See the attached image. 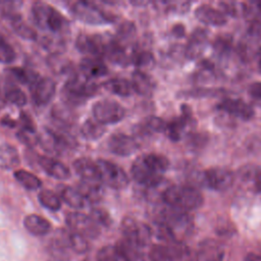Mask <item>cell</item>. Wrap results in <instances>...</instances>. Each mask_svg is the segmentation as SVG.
<instances>
[{
    "instance_id": "cell-1",
    "label": "cell",
    "mask_w": 261,
    "mask_h": 261,
    "mask_svg": "<svg viewBox=\"0 0 261 261\" xmlns=\"http://www.w3.org/2000/svg\"><path fill=\"white\" fill-rule=\"evenodd\" d=\"M168 167L169 161L165 156L156 153H148L139 156L134 161L130 173L138 184L153 188L161 182Z\"/></svg>"
},
{
    "instance_id": "cell-2",
    "label": "cell",
    "mask_w": 261,
    "mask_h": 261,
    "mask_svg": "<svg viewBox=\"0 0 261 261\" xmlns=\"http://www.w3.org/2000/svg\"><path fill=\"white\" fill-rule=\"evenodd\" d=\"M32 16L37 27L51 37L62 38L68 32V22L65 17L48 3L35 2L32 5Z\"/></svg>"
},
{
    "instance_id": "cell-3",
    "label": "cell",
    "mask_w": 261,
    "mask_h": 261,
    "mask_svg": "<svg viewBox=\"0 0 261 261\" xmlns=\"http://www.w3.org/2000/svg\"><path fill=\"white\" fill-rule=\"evenodd\" d=\"M162 200L167 206L185 212L196 210L203 204L201 192L187 185H175L166 188L162 193Z\"/></svg>"
},
{
    "instance_id": "cell-4",
    "label": "cell",
    "mask_w": 261,
    "mask_h": 261,
    "mask_svg": "<svg viewBox=\"0 0 261 261\" xmlns=\"http://www.w3.org/2000/svg\"><path fill=\"white\" fill-rule=\"evenodd\" d=\"M98 92V86L93 80L83 74H73L62 89V97L67 106H80Z\"/></svg>"
},
{
    "instance_id": "cell-5",
    "label": "cell",
    "mask_w": 261,
    "mask_h": 261,
    "mask_svg": "<svg viewBox=\"0 0 261 261\" xmlns=\"http://www.w3.org/2000/svg\"><path fill=\"white\" fill-rule=\"evenodd\" d=\"M39 145L50 154H61L65 150L74 148L76 142L66 130L45 127L39 134Z\"/></svg>"
},
{
    "instance_id": "cell-6",
    "label": "cell",
    "mask_w": 261,
    "mask_h": 261,
    "mask_svg": "<svg viewBox=\"0 0 261 261\" xmlns=\"http://www.w3.org/2000/svg\"><path fill=\"white\" fill-rule=\"evenodd\" d=\"M69 10L73 16L89 24H102L112 20L97 4L91 1H74L69 5Z\"/></svg>"
},
{
    "instance_id": "cell-7",
    "label": "cell",
    "mask_w": 261,
    "mask_h": 261,
    "mask_svg": "<svg viewBox=\"0 0 261 261\" xmlns=\"http://www.w3.org/2000/svg\"><path fill=\"white\" fill-rule=\"evenodd\" d=\"M96 163L102 184L114 190H122L128 186L129 178L120 166L105 159H98Z\"/></svg>"
},
{
    "instance_id": "cell-8",
    "label": "cell",
    "mask_w": 261,
    "mask_h": 261,
    "mask_svg": "<svg viewBox=\"0 0 261 261\" xmlns=\"http://www.w3.org/2000/svg\"><path fill=\"white\" fill-rule=\"evenodd\" d=\"M92 113L93 118L103 125L117 123L125 116V110L122 105L110 99L97 101L92 107Z\"/></svg>"
},
{
    "instance_id": "cell-9",
    "label": "cell",
    "mask_w": 261,
    "mask_h": 261,
    "mask_svg": "<svg viewBox=\"0 0 261 261\" xmlns=\"http://www.w3.org/2000/svg\"><path fill=\"white\" fill-rule=\"evenodd\" d=\"M200 184L213 191H226L228 190L234 180L232 171L225 167H211L202 172L199 177Z\"/></svg>"
},
{
    "instance_id": "cell-10",
    "label": "cell",
    "mask_w": 261,
    "mask_h": 261,
    "mask_svg": "<svg viewBox=\"0 0 261 261\" xmlns=\"http://www.w3.org/2000/svg\"><path fill=\"white\" fill-rule=\"evenodd\" d=\"M121 231L124 240L139 248L147 245L151 238V228L145 223L138 222L132 217H124L122 219Z\"/></svg>"
},
{
    "instance_id": "cell-11",
    "label": "cell",
    "mask_w": 261,
    "mask_h": 261,
    "mask_svg": "<svg viewBox=\"0 0 261 261\" xmlns=\"http://www.w3.org/2000/svg\"><path fill=\"white\" fill-rule=\"evenodd\" d=\"M65 222L69 229L86 239H96L100 234L99 226L90 215L81 212H69L66 214Z\"/></svg>"
},
{
    "instance_id": "cell-12",
    "label": "cell",
    "mask_w": 261,
    "mask_h": 261,
    "mask_svg": "<svg viewBox=\"0 0 261 261\" xmlns=\"http://www.w3.org/2000/svg\"><path fill=\"white\" fill-rule=\"evenodd\" d=\"M107 39L101 35L81 34L75 40L76 49L88 57L101 58L105 56Z\"/></svg>"
},
{
    "instance_id": "cell-13",
    "label": "cell",
    "mask_w": 261,
    "mask_h": 261,
    "mask_svg": "<svg viewBox=\"0 0 261 261\" xmlns=\"http://www.w3.org/2000/svg\"><path fill=\"white\" fill-rule=\"evenodd\" d=\"M33 101L38 106L48 104L55 95L56 84L50 77L38 76L29 85Z\"/></svg>"
},
{
    "instance_id": "cell-14",
    "label": "cell",
    "mask_w": 261,
    "mask_h": 261,
    "mask_svg": "<svg viewBox=\"0 0 261 261\" xmlns=\"http://www.w3.org/2000/svg\"><path fill=\"white\" fill-rule=\"evenodd\" d=\"M107 144L109 150L118 156H129L139 148V144L135 138L122 133H116L110 136Z\"/></svg>"
},
{
    "instance_id": "cell-15",
    "label": "cell",
    "mask_w": 261,
    "mask_h": 261,
    "mask_svg": "<svg viewBox=\"0 0 261 261\" xmlns=\"http://www.w3.org/2000/svg\"><path fill=\"white\" fill-rule=\"evenodd\" d=\"M216 108L243 120H249L254 116L253 108L241 99H223L220 103L217 104Z\"/></svg>"
},
{
    "instance_id": "cell-16",
    "label": "cell",
    "mask_w": 261,
    "mask_h": 261,
    "mask_svg": "<svg viewBox=\"0 0 261 261\" xmlns=\"http://www.w3.org/2000/svg\"><path fill=\"white\" fill-rule=\"evenodd\" d=\"M38 163L41 168L51 177L59 180H65L70 177V170L68 169V167L55 158L40 156L38 159Z\"/></svg>"
},
{
    "instance_id": "cell-17",
    "label": "cell",
    "mask_w": 261,
    "mask_h": 261,
    "mask_svg": "<svg viewBox=\"0 0 261 261\" xmlns=\"http://www.w3.org/2000/svg\"><path fill=\"white\" fill-rule=\"evenodd\" d=\"M0 97L7 103L21 107L27 104V95L10 80L0 83Z\"/></svg>"
},
{
    "instance_id": "cell-18",
    "label": "cell",
    "mask_w": 261,
    "mask_h": 261,
    "mask_svg": "<svg viewBox=\"0 0 261 261\" xmlns=\"http://www.w3.org/2000/svg\"><path fill=\"white\" fill-rule=\"evenodd\" d=\"M82 74L90 80L104 76L108 73L107 65L98 57H84L80 62Z\"/></svg>"
},
{
    "instance_id": "cell-19",
    "label": "cell",
    "mask_w": 261,
    "mask_h": 261,
    "mask_svg": "<svg viewBox=\"0 0 261 261\" xmlns=\"http://www.w3.org/2000/svg\"><path fill=\"white\" fill-rule=\"evenodd\" d=\"M195 15L199 21L210 25H222L227 20L222 11L208 4L198 6L195 11Z\"/></svg>"
},
{
    "instance_id": "cell-20",
    "label": "cell",
    "mask_w": 261,
    "mask_h": 261,
    "mask_svg": "<svg viewBox=\"0 0 261 261\" xmlns=\"http://www.w3.org/2000/svg\"><path fill=\"white\" fill-rule=\"evenodd\" d=\"M73 168L75 172L84 180L100 181L99 169L96 161L87 157H81L73 161Z\"/></svg>"
},
{
    "instance_id": "cell-21",
    "label": "cell",
    "mask_w": 261,
    "mask_h": 261,
    "mask_svg": "<svg viewBox=\"0 0 261 261\" xmlns=\"http://www.w3.org/2000/svg\"><path fill=\"white\" fill-rule=\"evenodd\" d=\"M58 240H60L67 248L71 249L72 251L79 254H84L88 252L90 249V244L88 242V239H86L85 237L76 232L71 231L70 229L69 230L61 229Z\"/></svg>"
},
{
    "instance_id": "cell-22",
    "label": "cell",
    "mask_w": 261,
    "mask_h": 261,
    "mask_svg": "<svg viewBox=\"0 0 261 261\" xmlns=\"http://www.w3.org/2000/svg\"><path fill=\"white\" fill-rule=\"evenodd\" d=\"M57 194L61 201L74 209H82L87 204L86 199L80 193L76 188H72L66 185L57 187Z\"/></svg>"
},
{
    "instance_id": "cell-23",
    "label": "cell",
    "mask_w": 261,
    "mask_h": 261,
    "mask_svg": "<svg viewBox=\"0 0 261 261\" xmlns=\"http://www.w3.org/2000/svg\"><path fill=\"white\" fill-rule=\"evenodd\" d=\"M80 193L84 196L87 203H97L99 202L104 194V189L101 181L84 180L82 179L76 188Z\"/></svg>"
},
{
    "instance_id": "cell-24",
    "label": "cell",
    "mask_w": 261,
    "mask_h": 261,
    "mask_svg": "<svg viewBox=\"0 0 261 261\" xmlns=\"http://www.w3.org/2000/svg\"><path fill=\"white\" fill-rule=\"evenodd\" d=\"M130 83L133 85L134 92L142 96L151 95L155 88V83L151 76L140 69H137L133 72Z\"/></svg>"
},
{
    "instance_id": "cell-25",
    "label": "cell",
    "mask_w": 261,
    "mask_h": 261,
    "mask_svg": "<svg viewBox=\"0 0 261 261\" xmlns=\"http://www.w3.org/2000/svg\"><path fill=\"white\" fill-rule=\"evenodd\" d=\"M24 228L34 236H45L51 229V223L37 214H29L23 219Z\"/></svg>"
},
{
    "instance_id": "cell-26",
    "label": "cell",
    "mask_w": 261,
    "mask_h": 261,
    "mask_svg": "<svg viewBox=\"0 0 261 261\" xmlns=\"http://www.w3.org/2000/svg\"><path fill=\"white\" fill-rule=\"evenodd\" d=\"M20 163V157L17 149L7 143L0 145V168L14 169Z\"/></svg>"
},
{
    "instance_id": "cell-27",
    "label": "cell",
    "mask_w": 261,
    "mask_h": 261,
    "mask_svg": "<svg viewBox=\"0 0 261 261\" xmlns=\"http://www.w3.org/2000/svg\"><path fill=\"white\" fill-rule=\"evenodd\" d=\"M224 251L215 241H204L199 248V257L204 261H221Z\"/></svg>"
},
{
    "instance_id": "cell-28",
    "label": "cell",
    "mask_w": 261,
    "mask_h": 261,
    "mask_svg": "<svg viewBox=\"0 0 261 261\" xmlns=\"http://www.w3.org/2000/svg\"><path fill=\"white\" fill-rule=\"evenodd\" d=\"M207 42V33L204 30H196L189 41L187 46V56L190 58H195L201 55L203 49L205 48Z\"/></svg>"
},
{
    "instance_id": "cell-29",
    "label": "cell",
    "mask_w": 261,
    "mask_h": 261,
    "mask_svg": "<svg viewBox=\"0 0 261 261\" xmlns=\"http://www.w3.org/2000/svg\"><path fill=\"white\" fill-rule=\"evenodd\" d=\"M6 16L8 17L11 28L13 29L15 34L27 40H37L38 35L35 32V30L31 28L29 24H27V22H24L18 14L10 13L6 14Z\"/></svg>"
},
{
    "instance_id": "cell-30",
    "label": "cell",
    "mask_w": 261,
    "mask_h": 261,
    "mask_svg": "<svg viewBox=\"0 0 261 261\" xmlns=\"http://www.w3.org/2000/svg\"><path fill=\"white\" fill-rule=\"evenodd\" d=\"M104 88L108 92L121 97H127L134 93L132 83L122 77H114L106 81L104 84Z\"/></svg>"
},
{
    "instance_id": "cell-31",
    "label": "cell",
    "mask_w": 261,
    "mask_h": 261,
    "mask_svg": "<svg viewBox=\"0 0 261 261\" xmlns=\"http://www.w3.org/2000/svg\"><path fill=\"white\" fill-rule=\"evenodd\" d=\"M191 115L188 113V109L186 112L182 113L181 117H178L174 120H172L170 123H167L165 133L168 136V138L172 141H177L180 139L181 134L185 132V128L190 123Z\"/></svg>"
},
{
    "instance_id": "cell-32",
    "label": "cell",
    "mask_w": 261,
    "mask_h": 261,
    "mask_svg": "<svg viewBox=\"0 0 261 261\" xmlns=\"http://www.w3.org/2000/svg\"><path fill=\"white\" fill-rule=\"evenodd\" d=\"M105 125L97 121L95 118L87 119L81 126V135L89 141H95L105 134Z\"/></svg>"
},
{
    "instance_id": "cell-33",
    "label": "cell",
    "mask_w": 261,
    "mask_h": 261,
    "mask_svg": "<svg viewBox=\"0 0 261 261\" xmlns=\"http://www.w3.org/2000/svg\"><path fill=\"white\" fill-rule=\"evenodd\" d=\"M13 175L16 181L27 190L34 191L39 189L42 186V181L38 176H36L34 173L27 171L24 169H18L14 171Z\"/></svg>"
},
{
    "instance_id": "cell-34",
    "label": "cell",
    "mask_w": 261,
    "mask_h": 261,
    "mask_svg": "<svg viewBox=\"0 0 261 261\" xmlns=\"http://www.w3.org/2000/svg\"><path fill=\"white\" fill-rule=\"evenodd\" d=\"M38 200L40 204L48 210L58 211L61 208V199L59 198L58 194L51 190H42L38 194Z\"/></svg>"
},
{
    "instance_id": "cell-35",
    "label": "cell",
    "mask_w": 261,
    "mask_h": 261,
    "mask_svg": "<svg viewBox=\"0 0 261 261\" xmlns=\"http://www.w3.org/2000/svg\"><path fill=\"white\" fill-rule=\"evenodd\" d=\"M52 117L62 125H69L75 121V115L66 104H57L52 108Z\"/></svg>"
},
{
    "instance_id": "cell-36",
    "label": "cell",
    "mask_w": 261,
    "mask_h": 261,
    "mask_svg": "<svg viewBox=\"0 0 261 261\" xmlns=\"http://www.w3.org/2000/svg\"><path fill=\"white\" fill-rule=\"evenodd\" d=\"M97 261H128L121 251L114 245H107L97 253Z\"/></svg>"
},
{
    "instance_id": "cell-37",
    "label": "cell",
    "mask_w": 261,
    "mask_h": 261,
    "mask_svg": "<svg viewBox=\"0 0 261 261\" xmlns=\"http://www.w3.org/2000/svg\"><path fill=\"white\" fill-rule=\"evenodd\" d=\"M154 56L148 50H136L132 53L130 62L141 68H149L154 64Z\"/></svg>"
},
{
    "instance_id": "cell-38",
    "label": "cell",
    "mask_w": 261,
    "mask_h": 261,
    "mask_svg": "<svg viewBox=\"0 0 261 261\" xmlns=\"http://www.w3.org/2000/svg\"><path fill=\"white\" fill-rule=\"evenodd\" d=\"M166 125L167 123L163 119L157 116H149L141 123V130L145 134L163 133L166 129Z\"/></svg>"
},
{
    "instance_id": "cell-39",
    "label": "cell",
    "mask_w": 261,
    "mask_h": 261,
    "mask_svg": "<svg viewBox=\"0 0 261 261\" xmlns=\"http://www.w3.org/2000/svg\"><path fill=\"white\" fill-rule=\"evenodd\" d=\"M7 72L12 79V81H16L17 83L27 85H30L38 76V73L32 72L20 67H9L7 69Z\"/></svg>"
},
{
    "instance_id": "cell-40",
    "label": "cell",
    "mask_w": 261,
    "mask_h": 261,
    "mask_svg": "<svg viewBox=\"0 0 261 261\" xmlns=\"http://www.w3.org/2000/svg\"><path fill=\"white\" fill-rule=\"evenodd\" d=\"M16 136L18 140L28 147H34L39 144V134L35 127L21 126Z\"/></svg>"
},
{
    "instance_id": "cell-41",
    "label": "cell",
    "mask_w": 261,
    "mask_h": 261,
    "mask_svg": "<svg viewBox=\"0 0 261 261\" xmlns=\"http://www.w3.org/2000/svg\"><path fill=\"white\" fill-rule=\"evenodd\" d=\"M16 54L12 46L0 34V62L9 64L15 60Z\"/></svg>"
},
{
    "instance_id": "cell-42",
    "label": "cell",
    "mask_w": 261,
    "mask_h": 261,
    "mask_svg": "<svg viewBox=\"0 0 261 261\" xmlns=\"http://www.w3.org/2000/svg\"><path fill=\"white\" fill-rule=\"evenodd\" d=\"M49 250L51 255L55 257L58 261H68L70 259V256L67 252V247L58 239L52 242Z\"/></svg>"
},
{
    "instance_id": "cell-43",
    "label": "cell",
    "mask_w": 261,
    "mask_h": 261,
    "mask_svg": "<svg viewBox=\"0 0 261 261\" xmlns=\"http://www.w3.org/2000/svg\"><path fill=\"white\" fill-rule=\"evenodd\" d=\"M90 216L98 226L108 227L109 225H111L112 220H111L110 215L108 214V212L106 210H104L102 208L92 209L90 212Z\"/></svg>"
},
{
    "instance_id": "cell-44",
    "label": "cell",
    "mask_w": 261,
    "mask_h": 261,
    "mask_svg": "<svg viewBox=\"0 0 261 261\" xmlns=\"http://www.w3.org/2000/svg\"><path fill=\"white\" fill-rule=\"evenodd\" d=\"M158 5H161V8H164L166 11L176 12V13H182L189 10L190 3L188 2H158Z\"/></svg>"
},
{
    "instance_id": "cell-45",
    "label": "cell",
    "mask_w": 261,
    "mask_h": 261,
    "mask_svg": "<svg viewBox=\"0 0 261 261\" xmlns=\"http://www.w3.org/2000/svg\"><path fill=\"white\" fill-rule=\"evenodd\" d=\"M135 32H136V28L129 21H124L123 23H121L117 31L118 36L121 39H128L129 37H132L135 34Z\"/></svg>"
},
{
    "instance_id": "cell-46",
    "label": "cell",
    "mask_w": 261,
    "mask_h": 261,
    "mask_svg": "<svg viewBox=\"0 0 261 261\" xmlns=\"http://www.w3.org/2000/svg\"><path fill=\"white\" fill-rule=\"evenodd\" d=\"M50 66L52 68V70L56 71V72H61V73H65L68 71L69 69V65L67 64L66 61H63L62 59H59V58H56L55 56H52L51 57V60H50ZM70 70V69H69Z\"/></svg>"
},
{
    "instance_id": "cell-47",
    "label": "cell",
    "mask_w": 261,
    "mask_h": 261,
    "mask_svg": "<svg viewBox=\"0 0 261 261\" xmlns=\"http://www.w3.org/2000/svg\"><path fill=\"white\" fill-rule=\"evenodd\" d=\"M229 49H230V41L227 38L226 39L220 38L215 41V50L217 51V53L224 54V53H227Z\"/></svg>"
},
{
    "instance_id": "cell-48",
    "label": "cell",
    "mask_w": 261,
    "mask_h": 261,
    "mask_svg": "<svg viewBox=\"0 0 261 261\" xmlns=\"http://www.w3.org/2000/svg\"><path fill=\"white\" fill-rule=\"evenodd\" d=\"M248 92L251 97L261 101V82H256L250 85Z\"/></svg>"
},
{
    "instance_id": "cell-49",
    "label": "cell",
    "mask_w": 261,
    "mask_h": 261,
    "mask_svg": "<svg viewBox=\"0 0 261 261\" xmlns=\"http://www.w3.org/2000/svg\"><path fill=\"white\" fill-rule=\"evenodd\" d=\"M172 32H173V35H175L176 37H182L185 35V28L181 24H177L173 28Z\"/></svg>"
},
{
    "instance_id": "cell-50",
    "label": "cell",
    "mask_w": 261,
    "mask_h": 261,
    "mask_svg": "<svg viewBox=\"0 0 261 261\" xmlns=\"http://www.w3.org/2000/svg\"><path fill=\"white\" fill-rule=\"evenodd\" d=\"M244 261H261V257L256 255V254H248L246 257H245V260Z\"/></svg>"
},
{
    "instance_id": "cell-51",
    "label": "cell",
    "mask_w": 261,
    "mask_h": 261,
    "mask_svg": "<svg viewBox=\"0 0 261 261\" xmlns=\"http://www.w3.org/2000/svg\"><path fill=\"white\" fill-rule=\"evenodd\" d=\"M2 121H3V124H4V125H8L9 127H12V126L15 125V121L12 120V119H10V118H8V117H5Z\"/></svg>"
},
{
    "instance_id": "cell-52",
    "label": "cell",
    "mask_w": 261,
    "mask_h": 261,
    "mask_svg": "<svg viewBox=\"0 0 261 261\" xmlns=\"http://www.w3.org/2000/svg\"><path fill=\"white\" fill-rule=\"evenodd\" d=\"M256 186L259 189V191H261V171L256 176Z\"/></svg>"
},
{
    "instance_id": "cell-53",
    "label": "cell",
    "mask_w": 261,
    "mask_h": 261,
    "mask_svg": "<svg viewBox=\"0 0 261 261\" xmlns=\"http://www.w3.org/2000/svg\"><path fill=\"white\" fill-rule=\"evenodd\" d=\"M255 5H256V9L261 13V1H258V2H255Z\"/></svg>"
},
{
    "instance_id": "cell-54",
    "label": "cell",
    "mask_w": 261,
    "mask_h": 261,
    "mask_svg": "<svg viewBox=\"0 0 261 261\" xmlns=\"http://www.w3.org/2000/svg\"><path fill=\"white\" fill-rule=\"evenodd\" d=\"M259 68L261 70V49H260V57H259Z\"/></svg>"
}]
</instances>
